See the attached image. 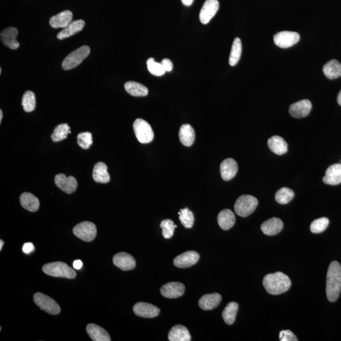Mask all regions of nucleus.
Listing matches in <instances>:
<instances>
[{
  "label": "nucleus",
  "instance_id": "1",
  "mask_svg": "<svg viewBox=\"0 0 341 341\" xmlns=\"http://www.w3.org/2000/svg\"><path fill=\"white\" fill-rule=\"evenodd\" d=\"M327 297L330 302H335L339 298L341 290V267L339 262L330 263L328 269L326 283Z\"/></svg>",
  "mask_w": 341,
  "mask_h": 341
},
{
  "label": "nucleus",
  "instance_id": "2",
  "mask_svg": "<svg viewBox=\"0 0 341 341\" xmlns=\"http://www.w3.org/2000/svg\"><path fill=\"white\" fill-rule=\"evenodd\" d=\"M263 285L267 293L277 295L289 290L291 282L288 275L277 272L266 275L264 278Z\"/></svg>",
  "mask_w": 341,
  "mask_h": 341
},
{
  "label": "nucleus",
  "instance_id": "3",
  "mask_svg": "<svg viewBox=\"0 0 341 341\" xmlns=\"http://www.w3.org/2000/svg\"><path fill=\"white\" fill-rule=\"evenodd\" d=\"M42 269L46 274L52 277L74 279L77 275V273L73 269L62 262L47 264L44 265Z\"/></svg>",
  "mask_w": 341,
  "mask_h": 341
},
{
  "label": "nucleus",
  "instance_id": "4",
  "mask_svg": "<svg viewBox=\"0 0 341 341\" xmlns=\"http://www.w3.org/2000/svg\"><path fill=\"white\" fill-rule=\"evenodd\" d=\"M258 200L251 195H241L235 204V211L239 216L245 217L252 214L258 206Z\"/></svg>",
  "mask_w": 341,
  "mask_h": 341
},
{
  "label": "nucleus",
  "instance_id": "5",
  "mask_svg": "<svg viewBox=\"0 0 341 341\" xmlns=\"http://www.w3.org/2000/svg\"><path fill=\"white\" fill-rule=\"evenodd\" d=\"M91 49L88 46H83L71 52L63 62L62 68L65 70L77 67L90 54Z\"/></svg>",
  "mask_w": 341,
  "mask_h": 341
},
{
  "label": "nucleus",
  "instance_id": "6",
  "mask_svg": "<svg viewBox=\"0 0 341 341\" xmlns=\"http://www.w3.org/2000/svg\"><path fill=\"white\" fill-rule=\"evenodd\" d=\"M133 130L139 143L149 144L153 140L154 133L151 126L146 120L138 119L133 123Z\"/></svg>",
  "mask_w": 341,
  "mask_h": 341
},
{
  "label": "nucleus",
  "instance_id": "7",
  "mask_svg": "<svg viewBox=\"0 0 341 341\" xmlns=\"http://www.w3.org/2000/svg\"><path fill=\"white\" fill-rule=\"evenodd\" d=\"M34 301L42 310L45 311L49 314L56 316L61 311L59 304L53 299L44 295L43 293H36L34 295Z\"/></svg>",
  "mask_w": 341,
  "mask_h": 341
},
{
  "label": "nucleus",
  "instance_id": "8",
  "mask_svg": "<svg viewBox=\"0 0 341 341\" xmlns=\"http://www.w3.org/2000/svg\"><path fill=\"white\" fill-rule=\"evenodd\" d=\"M73 234L76 237L86 242H90L95 239L97 228L94 223L84 221L76 225L73 230Z\"/></svg>",
  "mask_w": 341,
  "mask_h": 341
},
{
  "label": "nucleus",
  "instance_id": "9",
  "mask_svg": "<svg viewBox=\"0 0 341 341\" xmlns=\"http://www.w3.org/2000/svg\"><path fill=\"white\" fill-rule=\"evenodd\" d=\"M299 34L291 31H282L275 34L274 42L275 45L281 48H288L295 45L300 41Z\"/></svg>",
  "mask_w": 341,
  "mask_h": 341
},
{
  "label": "nucleus",
  "instance_id": "10",
  "mask_svg": "<svg viewBox=\"0 0 341 341\" xmlns=\"http://www.w3.org/2000/svg\"><path fill=\"white\" fill-rule=\"evenodd\" d=\"M54 183L60 190L68 194L75 192L78 187L77 181L75 178L72 176L67 177L64 174L55 176Z\"/></svg>",
  "mask_w": 341,
  "mask_h": 341
},
{
  "label": "nucleus",
  "instance_id": "11",
  "mask_svg": "<svg viewBox=\"0 0 341 341\" xmlns=\"http://www.w3.org/2000/svg\"><path fill=\"white\" fill-rule=\"evenodd\" d=\"M219 8V2L217 0H206L199 15L201 22L203 24H207L216 14Z\"/></svg>",
  "mask_w": 341,
  "mask_h": 341
},
{
  "label": "nucleus",
  "instance_id": "12",
  "mask_svg": "<svg viewBox=\"0 0 341 341\" xmlns=\"http://www.w3.org/2000/svg\"><path fill=\"white\" fill-rule=\"evenodd\" d=\"M200 255L195 251H186L174 259V265L178 268H187L197 263Z\"/></svg>",
  "mask_w": 341,
  "mask_h": 341
},
{
  "label": "nucleus",
  "instance_id": "13",
  "mask_svg": "<svg viewBox=\"0 0 341 341\" xmlns=\"http://www.w3.org/2000/svg\"><path fill=\"white\" fill-rule=\"evenodd\" d=\"M160 309L152 304L138 302L133 306V312L136 316L144 318H154L159 316Z\"/></svg>",
  "mask_w": 341,
  "mask_h": 341
},
{
  "label": "nucleus",
  "instance_id": "14",
  "mask_svg": "<svg viewBox=\"0 0 341 341\" xmlns=\"http://www.w3.org/2000/svg\"><path fill=\"white\" fill-rule=\"evenodd\" d=\"M311 107V102L307 99H304L291 105L289 109L290 114L295 119H302L308 116Z\"/></svg>",
  "mask_w": 341,
  "mask_h": 341
},
{
  "label": "nucleus",
  "instance_id": "15",
  "mask_svg": "<svg viewBox=\"0 0 341 341\" xmlns=\"http://www.w3.org/2000/svg\"><path fill=\"white\" fill-rule=\"evenodd\" d=\"M185 291V286L178 282H170L162 286V295L167 298H177L182 296Z\"/></svg>",
  "mask_w": 341,
  "mask_h": 341
},
{
  "label": "nucleus",
  "instance_id": "16",
  "mask_svg": "<svg viewBox=\"0 0 341 341\" xmlns=\"http://www.w3.org/2000/svg\"><path fill=\"white\" fill-rule=\"evenodd\" d=\"M117 267L123 271H129L135 268L136 262L133 257L127 253L120 252L116 254L112 259Z\"/></svg>",
  "mask_w": 341,
  "mask_h": 341
},
{
  "label": "nucleus",
  "instance_id": "17",
  "mask_svg": "<svg viewBox=\"0 0 341 341\" xmlns=\"http://www.w3.org/2000/svg\"><path fill=\"white\" fill-rule=\"evenodd\" d=\"M18 30L15 27H8L1 33V41L5 46L12 49L19 48L20 44L17 40Z\"/></svg>",
  "mask_w": 341,
  "mask_h": 341
},
{
  "label": "nucleus",
  "instance_id": "18",
  "mask_svg": "<svg viewBox=\"0 0 341 341\" xmlns=\"http://www.w3.org/2000/svg\"><path fill=\"white\" fill-rule=\"evenodd\" d=\"M221 177L224 181L233 179L237 174L238 166L234 159L228 158L223 161L220 166Z\"/></svg>",
  "mask_w": 341,
  "mask_h": 341
},
{
  "label": "nucleus",
  "instance_id": "19",
  "mask_svg": "<svg viewBox=\"0 0 341 341\" xmlns=\"http://www.w3.org/2000/svg\"><path fill=\"white\" fill-rule=\"evenodd\" d=\"M323 182L325 184L337 185L341 183V164L331 165L325 172Z\"/></svg>",
  "mask_w": 341,
  "mask_h": 341
},
{
  "label": "nucleus",
  "instance_id": "20",
  "mask_svg": "<svg viewBox=\"0 0 341 341\" xmlns=\"http://www.w3.org/2000/svg\"><path fill=\"white\" fill-rule=\"evenodd\" d=\"M222 300V296L219 293L207 294L198 301V305L204 310L211 309L218 306Z\"/></svg>",
  "mask_w": 341,
  "mask_h": 341
},
{
  "label": "nucleus",
  "instance_id": "21",
  "mask_svg": "<svg viewBox=\"0 0 341 341\" xmlns=\"http://www.w3.org/2000/svg\"><path fill=\"white\" fill-rule=\"evenodd\" d=\"M73 14L69 10H65L52 17L49 20V24L52 28L64 29L72 22Z\"/></svg>",
  "mask_w": 341,
  "mask_h": 341
},
{
  "label": "nucleus",
  "instance_id": "22",
  "mask_svg": "<svg viewBox=\"0 0 341 341\" xmlns=\"http://www.w3.org/2000/svg\"><path fill=\"white\" fill-rule=\"evenodd\" d=\"M283 228V222L277 217L267 220L261 225V230L265 235L274 236L281 232Z\"/></svg>",
  "mask_w": 341,
  "mask_h": 341
},
{
  "label": "nucleus",
  "instance_id": "23",
  "mask_svg": "<svg viewBox=\"0 0 341 341\" xmlns=\"http://www.w3.org/2000/svg\"><path fill=\"white\" fill-rule=\"evenodd\" d=\"M84 26L85 22L83 20L72 21L67 27L58 34L57 38L62 40V39L70 38L82 31Z\"/></svg>",
  "mask_w": 341,
  "mask_h": 341
},
{
  "label": "nucleus",
  "instance_id": "24",
  "mask_svg": "<svg viewBox=\"0 0 341 341\" xmlns=\"http://www.w3.org/2000/svg\"><path fill=\"white\" fill-rule=\"evenodd\" d=\"M87 332L94 341H110L111 337L108 332L103 328L94 324H89L87 326Z\"/></svg>",
  "mask_w": 341,
  "mask_h": 341
},
{
  "label": "nucleus",
  "instance_id": "25",
  "mask_svg": "<svg viewBox=\"0 0 341 341\" xmlns=\"http://www.w3.org/2000/svg\"><path fill=\"white\" fill-rule=\"evenodd\" d=\"M217 222L221 229L225 231L229 230L235 224V214L230 209L222 210L217 216Z\"/></svg>",
  "mask_w": 341,
  "mask_h": 341
},
{
  "label": "nucleus",
  "instance_id": "26",
  "mask_svg": "<svg viewBox=\"0 0 341 341\" xmlns=\"http://www.w3.org/2000/svg\"><path fill=\"white\" fill-rule=\"evenodd\" d=\"M168 339L170 341H190L191 335L187 327L177 325L170 330Z\"/></svg>",
  "mask_w": 341,
  "mask_h": 341
},
{
  "label": "nucleus",
  "instance_id": "27",
  "mask_svg": "<svg viewBox=\"0 0 341 341\" xmlns=\"http://www.w3.org/2000/svg\"><path fill=\"white\" fill-rule=\"evenodd\" d=\"M268 146L273 153L279 156H281L288 152L287 141L279 136L275 135L270 138L268 140Z\"/></svg>",
  "mask_w": 341,
  "mask_h": 341
},
{
  "label": "nucleus",
  "instance_id": "28",
  "mask_svg": "<svg viewBox=\"0 0 341 341\" xmlns=\"http://www.w3.org/2000/svg\"><path fill=\"white\" fill-rule=\"evenodd\" d=\"M179 138L183 146L190 147L195 140V130L190 125H183L180 129Z\"/></svg>",
  "mask_w": 341,
  "mask_h": 341
},
{
  "label": "nucleus",
  "instance_id": "29",
  "mask_svg": "<svg viewBox=\"0 0 341 341\" xmlns=\"http://www.w3.org/2000/svg\"><path fill=\"white\" fill-rule=\"evenodd\" d=\"M93 177L96 182L107 183L109 182L110 176L107 172V167L104 162H99L94 167Z\"/></svg>",
  "mask_w": 341,
  "mask_h": 341
},
{
  "label": "nucleus",
  "instance_id": "30",
  "mask_svg": "<svg viewBox=\"0 0 341 341\" xmlns=\"http://www.w3.org/2000/svg\"><path fill=\"white\" fill-rule=\"evenodd\" d=\"M21 206L30 212H36L39 208L40 203L36 196L31 193H23L20 197Z\"/></svg>",
  "mask_w": 341,
  "mask_h": 341
},
{
  "label": "nucleus",
  "instance_id": "31",
  "mask_svg": "<svg viewBox=\"0 0 341 341\" xmlns=\"http://www.w3.org/2000/svg\"><path fill=\"white\" fill-rule=\"evenodd\" d=\"M323 72L325 77L329 79H335L341 76V64L336 60H330L325 64Z\"/></svg>",
  "mask_w": 341,
  "mask_h": 341
},
{
  "label": "nucleus",
  "instance_id": "32",
  "mask_svg": "<svg viewBox=\"0 0 341 341\" xmlns=\"http://www.w3.org/2000/svg\"><path fill=\"white\" fill-rule=\"evenodd\" d=\"M125 89L130 95L135 97L146 96L149 93L148 89L146 86L133 81L126 82Z\"/></svg>",
  "mask_w": 341,
  "mask_h": 341
},
{
  "label": "nucleus",
  "instance_id": "33",
  "mask_svg": "<svg viewBox=\"0 0 341 341\" xmlns=\"http://www.w3.org/2000/svg\"><path fill=\"white\" fill-rule=\"evenodd\" d=\"M238 310V304L236 302H230L225 307L222 313L224 322L228 325L234 323Z\"/></svg>",
  "mask_w": 341,
  "mask_h": 341
},
{
  "label": "nucleus",
  "instance_id": "34",
  "mask_svg": "<svg viewBox=\"0 0 341 341\" xmlns=\"http://www.w3.org/2000/svg\"><path fill=\"white\" fill-rule=\"evenodd\" d=\"M242 52V44L240 38H237L233 41L232 51H231L229 63L231 66H235L240 59Z\"/></svg>",
  "mask_w": 341,
  "mask_h": 341
},
{
  "label": "nucleus",
  "instance_id": "35",
  "mask_svg": "<svg viewBox=\"0 0 341 341\" xmlns=\"http://www.w3.org/2000/svg\"><path fill=\"white\" fill-rule=\"evenodd\" d=\"M70 127L67 123H62L58 125L54 128V132L51 135V138L52 141L57 143L64 140V139L67 138L68 135L71 133Z\"/></svg>",
  "mask_w": 341,
  "mask_h": 341
},
{
  "label": "nucleus",
  "instance_id": "36",
  "mask_svg": "<svg viewBox=\"0 0 341 341\" xmlns=\"http://www.w3.org/2000/svg\"><path fill=\"white\" fill-rule=\"evenodd\" d=\"M295 193L290 188L283 187L279 189L275 193V198L277 203L280 204H287L292 201Z\"/></svg>",
  "mask_w": 341,
  "mask_h": 341
},
{
  "label": "nucleus",
  "instance_id": "37",
  "mask_svg": "<svg viewBox=\"0 0 341 341\" xmlns=\"http://www.w3.org/2000/svg\"><path fill=\"white\" fill-rule=\"evenodd\" d=\"M22 105L25 112H32L35 109L36 99L33 92L30 91L25 92L22 97Z\"/></svg>",
  "mask_w": 341,
  "mask_h": 341
},
{
  "label": "nucleus",
  "instance_id": "38",
  "mask_svg": "<svg viewBox=\"0 0 341 341\" xmlns=\"http://www.w3.org/2000/svg\"><path fill=\"white\" fill-rule=\"evenodd\" d=\"M178 214L180 215L179 219L183 226L186 228H192L195 219L193 212L190 209L187 207L181 209Z\"/></svg>",
  "mask_w": 341,
  "mask_h": 341
},
{
  "label": "nucleus",
  "instance_id": "39",
  "mask_svg": "<svg viewBox=\"0 0 341 341\" xmlns=\"http://www.w3.org/2000/svg\"><path fill=\"white\" fill-rule=\"evenodd\" d=\"M147 65H148L149 72L152 75L157 76V77L163 75L165 72H166L163 67H162L161 63L160 64V63L155 62L153 58L148 59V61H147Z\"/></svg>",
  "mask_w": 341,
  "mask_h": 341
},
{
  "label": "nucleus",
  "instance_id": "40",
  "mask_svg": "<svg viewBox=\"0 0 341 341\" xmlns=\"http://www.w3.org/2000/svg\"><path fill=\"white\" fill-rule=\"evenodd\" d=\"M162 230V236L166 239H169L173 237L177 225L170 219L163 220L160 224Z\"/></svg>",
  "mask_w": 341,
  "mask_h": 341
},
{
  "label": "nucleus",
  "instance_id": "41",
  "mask_svg": "<svg viewBox=\"0 0 341 341\" xmlns=\"http://www.w3.org/2000/svg\"><path fill=\"white\" fill-rule=\"evenodd\" d=\"M329 224V220L326 217L315 220L310 225V231L313 233H321L327 229Z\"/></svg>",
  "mask_w": 341,
  "mask_h": 341
},
{
  "label": "nucleus",
  "instance_id": "42",
  "mask_svg": "<svg viewBox=\"0 0 341 341\" xmlns=\"http://www.w3.org/2000/svg\"><path fill=\"white\" fill-rule=\"evenodd\" d=\"M77 143L81 148L89 149L93 144V135L90 132L80 133L77 135Z\"/></svg>",
  "mask_w": 341,
  "mask_h": 341
},
{
  "label": "nucleus",
  "instance_id": "43",
  "mask_svg": "<svg viewBox=\"0 0 341 341\" xmlns=\"http://www.w3.org/2000/svg\"><path fill=\"white\" fill-rule=\"evenodd\" d=\"M279 340L280 341H297L296 335L290 330H282L279 333Z\"/></svg>",
  "mask_w": 341,
  "mask_h": 341
},
{
  "label": "nucleus",
  "instance_id": "44",
  "mask_svg": "<svg viewBox=\"0 0 341 341\" xmlns=\"http://www.w3.org/2000/svg\"><path fill=\"white\" fill-rule=\"evenodd\" d=\"M161 64L162 65V67H163L165 71H166V72H170V71L173 70V64L170 60L167 59H164L163 60H162Z\"/></svg>",
  "mask_w": 341,
  "mask_h": 341
},
{
  "label": "nucleus",
  "instance_id": "45",
  "mask_svg": "<svg viewBox=\"0 0 341 341\" xmlns=\"http://www.w3.org/2000/svg\"><path fill=\"white\" fill-rule=\"evenodd\" d=\"M34 246L32 243H25L22 246V251L23 253L30 254L34 251Z\"/></svg>",
  "mask_w": 341,
  "mask_h": 341
},
{
  "label": "nucleus",
  "instance_id": "46",
  "mask_svg": "<svg viewBox=\"0 0 341 341\" xmlns=\"http://www.w3.org/2000/svg\"><path fill=\"white\" fill-rule=\"evenodd\" d=\"M73 266L75 269H80L83 266L82 262L80 261V260H76V261L73 262Z\"/></svg>",
  "mask_w": 341,
  "mask_h": 341
},
{
  "label": "nucleus",
  "instance_id": "47",
  "mask_svg": "<svg viewBox=\"0 0 341 341\" xmlns=\"http://www.w3.org/2000/svg\"><path fill=\"white\" fill-rule=\"evenodd\" d=\"M182 2L185 6L189 7L193 4V0H182Z\"/></svg>",
  "mask_w": 341,
  "mask_h": 341
},
{
  "label": "nucleus",
  "instance_id": "48",
  "mask_svg": "<svg viewBox=\"0 0 341 341\" xmlns=\"http://www.w3.org/2000/svg\"><path fill=\"white\" fill-rule=\"evenodd\" d=\"M337 102H338V104H339L340 105V106H341V90L339 92V93L338 94Z\"/></svg>",
  "mask_w": 341,
  "mask_h": 341
},
{
  "label": "nucleus",
  "instance_id": "49",
  "mask_svg": "<svg viewBox=\"0 0 341 341\" xmlns=\"http://www.w3.org/2000/svg\"><path fill=\"white\" fill-rule=\"evenodd\" d=\"M4 241L1 240V241H0V250H2V247H3V246H4Z\"/></svg>",
  "mask_w": 341,
  "mask_h": 341
},
{
  "label": "nucleus",
  "instance_id": "50",
  "mask_svg": "<svg viewBox=\"0 0 341 341\" xmlns=\"http://www.w3.org/2000/svg\"><path fill=\"white\" fill-rule=\"evenodd\" d=\"M3 119V111L2 110H0V123L2 122Z\"/></svg>",
  "mask_w": 341,
  "mask_h": 341
},
{
  "label": "nucleus",
  "instance_id": "51",
  "mask_svg": "<svg viewBox=\"0 0 341 341\" xmlns=\"http://www.w3.org/2000/svg\"><path fill=\"white\" fill-rule=\"evenodd\" d=\"M2 68H0V74H2Z\"/></svg>",
  "mask_w": 341,
  "mask_h": 341
},
{
  "label": "nucleus",
  "instance_id": "52",
  "mask_svg": "<svg viewBox=\"0 0 341 341\" xmlns=\"http://www.w3.org/2000/svg\"><path fill=\"white\" fill-rule=\"evenodd\" d=\"M340 162H341V160H340ZM341 164V163H340Z\"/></svg>",
  "mask_w": 341,
  "mask_h": 341
}]
</instances>
